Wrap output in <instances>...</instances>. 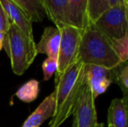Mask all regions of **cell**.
Wrapping results in <instances>:
<instances>
[{"mask_svg": "<svg viewBox=\"0 0 128 127\" xmlns=\"http://www.w3.org/2000/svg\"><path fill=\"white\" fill-rule=\"evenodd\" d=\"M22 127H26V126H22Z\"/></svg>", "mask_w": 128, "mask_h": 127, "instance_id": "obj_26", "label": "cell"}, {"mask_svg": "<svg viewBox=\"0 0 128 127\" xmlns=\"http://www.w3.org/2000/svg\"><path fill=\"white\" fill-rule=\"evenodd\" d=\"M126 98V102H127V106H128V97H127V98Z\"/></svg>", "mask_w": 128, "mask_h": 127, "instance_id": "obj_25", "label": "cell"}, {"mask_svg": "<svg viewBox=\"0 0 128 127\" xmlns=\"http://www.w3.org/2000/svg\"><path fill=\"white\" fill-rule=\"evenodd\" d=\"M88 0H68V24L84 31L89 24L87 13Z\"/></svg>", "mask_w": 128, "mask_h": 127, "instance_id": "obj_11", "label": "cell"}, {"mask_svg": "<svg viewBox=\"0 0 128 127\" xmlns=\"http://www.w3.org/2000/svg\"><path fill=\"white\" fill-rule=\"evenodd\" d=\"M84 64L78 60L55 81L56 111L49 127H60L73 115L86 81Z\"/></svg>", "mask_w": 128, "mask_h": 127, "instance_id": "obj_1", "label": "cell"}, {"mask_svg": "<svg viewBox=\"0 0 128 127\" xmlns=\"http://www.w3.org/2000/svg\"><path fill=\"white\" fill-rule=\"evenodd\" d=\"M32 22H41L46 16L43 0H13Z\"/></svg>", "mask_w": 128, "mask_h": 127, "instance_id": "obj_14", "label": "cell"}, {"mask_svg": "<svg viewBox=\"0 0 128 127\" xmlns=\"http://www.w3.org/2000/svg\"><path fill=\"white\" fill-rule=\"evenodd\" d=\"M0 3L5 10L10 23L16 25L26 37L34 39L32 22L27 17L22 10L14 3L13 0H0Z\"/></svg>", "mask_w": 128, "mask_h": 127, "instance_id": "obj_8", "label": "cell"}, {"mask_svg": "<svg viewBox=\"0 0 128 127\" xmlns=\"http://www.w3.org/2000/svg\"><path fill=\"white\" fill-rule=\"evenodd\" d=\"M5 34L0 32V51L4 49V41Z\"/></svg>", "mask_w": 128, "mask_h": 127, "instance_id": "obj_21", "label": "cell"}, {"mask_svg": "<svg viewBox=\"0 0 128 127\" xmlns=\"http://www.w3.org/2000/svg\"><path fill=\"white\" fill-rule=\"evenodd\" d=\"M46 10V16L54 23L58 30L68 24V0H43Z\"/></svg>", "mask_w": 128, "mask_h": 127, "instance_id": "obj_12", "label": "cell"}, {"mask_svg": "<svg viewBox=\"0 0 128 127\" xmlns=\"http://www.w3.org/2000/svg\"><path fill=\"white\" fill-rule=\"evenodd\" d=\"M56 111V93L52 92L42 101L38 108L27 118L23 126L39 127L46 120L52 118Z\"/></svg>", "mask_w": 128, "mask_h": 127, "instance_id": "obj_10", "label": "cell"}, {"mask_svg": "<svg viewBox=\"0 0 128 127\" xmlns=\"http://www.w3.org/2000/svg\"><path fill=\"white\" fill-rule=\"evenodd\" d=\"M114 82L118 84L123 92V98L128 97V63L120 64L115 68Z\"/></svg>", "mask_w": 128, "mask_h": 127, "instance_id": "obj_17", "label": "cell"}, {"mask_svg": "<svg viewBox=\"0 0 128 127\" xmlns=\"http://www.w3.org/2000/svg\"><path fill=\"white\" fill-rule=\"evenodd\" d=\"M100 127H106V126H104V124H101V126H100ZM107 127H112V126H107Z\"/></svg>", "mask_w": 128, "mask_h": 127, "instance_id": "obj_24", "label": "cell"}, {"mask_svg": "<svg viewBox=\"0 0 128 127\" xmlns=\"http://www.w3.org/2000/svg\"><path fill=\"white\" fill-rule=\"evenodd\" d=\"M115 68L107 69L98 65L84 64V71L86 81L91 88L93 98H97L106 92L108 87L114 82Z\"/></svg>", "mask_w": 128, "mask_h": 127, "instance_id": "obj_7", "label": "cell"}, {"mask_svg": "<svg viewBox=\"0 0 128 127\" xmlns=\"http://www.w3.org/2000/svg\"><path fill=\"white\" fill-rule=\"evenodd\" d=\"M39 91V82L36 79H32L27 81L18 90L16 96L21 101L30 103L38 97Z\"/></svg>", "mask_w": 128, "mask_h": 127, "instance_id": "obj_16", "label": "cell"}, {"mask_svg": "<svg viewBox=\"0 0 128 127\" xmlns=\"http://www.w3.org/2000/svg\"><path fill=\"white\" fill-rule=\"evenodd\" d=\"M42 70L44 73V80L47 81L58 71V59L47 58L42 64Z\"/></svg>", "mask_w": 128, "mask_h": 127, "instance_id": "obj_19", "label": "cell"}, {"mask_svg": "<svg viewBox=\"0 0 128 127\" xmlns=\"http://www.w3.org/2000/svg\"><path fill=\"white\" fill-rule=\"evenodd\" d=\"M78 59L84 64L98 65L107 69H114L121 64L111 40L93 24H89L82 31Z\"/></svg>", "mask_w": 128, "mask_h": 127, "instance_id": "obj_2", "label": "cell"}, {"mask_svg": "<svg viewBox=\"0 0 128 127\" xmlns=\"http://www.w3.org/2000/svg\"><path fill=\"white\" fill-rule=\"evenodd\" d=\"M93 24L110 40H118L125 37L128 31L126 0L107 10Z\"/></svg>", "mask_w": 128, "mask_h": 127, "instance_id": "obj_5", "label": "cell"}, {"mask_svg": "<svg viewBox=\"0 0 128 127\" xmlns=\"http://www.w3.org/2000/svg\"><path fill=\"white\" fill-rule=\"evenodd\" d=\"M61 33L60 45L58 55V71L55 81L71 65L78 60L82 31L72 26H66L59 30Z\"/></svg>", "mask_w": 128, "mask_h": 127, "instance_id": "obj_4", "label": "cell"}, {"mask_svg": "<svg viewBox=\"0 0 128 127\" xmlns=\"http://www.w3.org/2000/svg\"><path fill=\"white\" fill-rule=\"evenodd\" d=\"M112 47L117 53L121 64L128 61V31L122 38L118 40H111Z\"/></svg>", "mask_w": 128, "mask_h": 127, "instance_id": "obj_18", "label": "cell"}, {"mask_svg": "<svg viewBox=\"0 0 128 127\" xmlns=\"http://www.w3.org/2000/svg\"><path fill=\"white\" fill-rule=\"evenodd\" d=\"M4 49L10 60L12 71L16 75L24 74L38 55L34 39L26 37L10 22L4 37Z\"/></svg>", "mask_w": 128, "mask_h": 127, "instance_id": "obj_3", "label": "cell"}, {"mask_svg": "<svg viewBox=\"0 0 128 127\" xmlns=\"http://www.w3.org/2000/svg\"><path fill=\"white\" fill-rule=\"evenodd\" d=\"M126 14H127V21H128V0H126Z\"/></svg>", "mask_w": 128, "mask_h": 127, "instance_id": "obj_22", "label": "cell"}, {"mask_svg": "<svg viewBox=\"0 0 128 127\" xmlns=\"http://www.w3.org/2000/svg\"><path fill=\"white\" fill-rule=\"evenodd\" d=\"M107 123L108 126L112 127H128V106L126 98H114L111 102Z\"/></svg>", "mask_w": 128, "mask_h": 127, "instance_id": "obj_13", "label": "cell"}, {"mask_svg": "<svg viewBox=\"0 0 128 127\" xmlns=\"http://www.w3.org/2000/svg\"><path fill=\"white\" fill-rule=\"evenodd\" d=\"M72 127H77L76 121H75V119H73V120H72Z\"/></svg>", "mask_w": 128, "mask_h": 127, "instance_id": "obj_23", "label": "cell"}, {"mask_svg": "<svg viewBox=\"0 0 128 127\" xmlns=\"http://www.w3.org/2000/svg\"><path fill=\"white\" fill-rule=\"evenodd\" d=\"M9 25H10V20L5 13V10L0 3V32L6 34L9 29Z\"/></svg>", "mask_w": 128, "mask_h": 127, "instance_id": "obj_20", "label": "cell"}, {"mask_svg": "<svg viewBox=\"0 0 128 127\" xmlns=\"http://www.w3.org/2000/svg\"><path fill=\"white\" fill-rule=\"evenodd\" d=\"M124 0H88L87 13L89 22L94 24L110 9L121 4Z\"/></svg>", "mask_w": 128, "mask_h": 127, "instance_id": "obj_15", "label": "cell"}, {"mask_svg": "<svg viewBox=\"0 0 128 127\" xmlns=\"http://www.w3.org/2000/svg\"><path fill=\"white\" fill-rule=\"evenodd\" d=\"M61 33L55 26H48L44 28L39 42L36 44L37 52L43 53L48 58L58 59L59 45H60Z\"/></svg>", "mask_w": 128, "mask_h": 127, "instance_id": "obj_9", "label": "cell"}, {"mask_svg": "<svg viewBox=\"0 0 128 127\" xmlns=\"http://www.w3.org/2000/svg\"><path fill=\"white\" fill-rule=\"evenodd\" d=\"M77 127H100L97 119L95 99L87 82L84 81L80 96L74 111Z\"/></svg>", "mask_w": 128, "mask_h": 127, "instance_id": "obj_6", "label": "cell"}]
</instances>
